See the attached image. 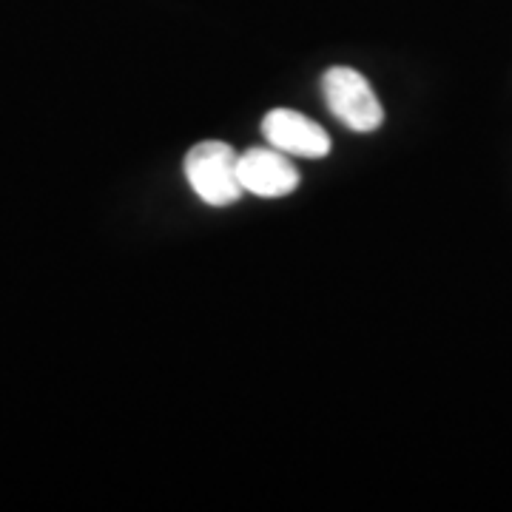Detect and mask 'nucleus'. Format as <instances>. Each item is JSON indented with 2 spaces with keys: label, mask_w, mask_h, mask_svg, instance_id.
Wrapping results in <instances>:
<instances>
[{
  "label": "nucleus",
  "mask_w": 512,
  "mask_h": 512,
  "mask_svg": "<svg viewBox=\"0 0 512 512\" xmlns=\"http://www.w3.org/2000/svg\"><path fill=\"white\" fill-rule=\"evenodd\" d=\"M262 134L268 146L305 160H322L330 154V134L302 111L274 109L262 120Z\"/></svg>",
  "instance_id": "3"
},
{
  "label": "nucleus",
  "mask_w": 512,
  "mask_h": 512,
  "mask_svg": "<svg viewBox=\"0 0 512 512\" xmlns=\"http://www.w3.org/2000/svg\"><path fill=\"white\" fill-rule=\"evenodd\" d=\"M322 94L330 114L356 134H370L384 123V109L365 74L350 66H333L322 77Z\"/></svg>",
  "instance_id": "2"
},
{
  "label": "nucleus",
  "mask_w": 512,
  "mask_h": 512,
  "mask_svg": "<svg viewBox=\"0 0 512 512\" xmlns=\"http://www.w3.org/2000/svg\"><path fill=\"white\" fill-rule=\"evenodd\" d=\"M239 183L262 200H279L299 188V171L288 154L276 148H248L239 154Z\"/></svg>",
  "instance_id": "4"
},
{
  "label": "nucleus",
  "mask_w": 512,
  "mask_h": 512,
  "mask_svg": "<svg viewBox=\"0 0 512 512\" xmlns=\"http://www.w3.org/2000/svg\"><path fill=\"white\" fill-rule=\"evenodd\" d=\"M237 163L239 154L228 143L205 140L185 154V180L205 205L225 208L245 194V188L239 183Z\"/></svg>",
  "instance_id": "1"
}]
</instances>
